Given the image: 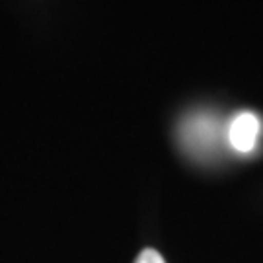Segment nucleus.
Wrapping results in <instances>:
<instances>
[{
  "mask_svg": "<svg viewBox=\"0 0 263 263\" xmlns=\"http://www.w3.org/2000/svg\"><path fill=\"white\" fill-rule=\"evenodd\" d=\"M259 131H261L259 117L252 111H242L228 125V142L236 152L248 154L255 148Z\"/></svg>",
  "mask_w": 263,
  "mask_h": 263,
  "instance_id": "obj_1",
  "label": "nucleus"
},
{
  "mask_svg": "<svg viewBox=\"0 0 263 263\" xmlns=\"http://www.w3.org/2000/svg\"><path fill=\"white\" fill-rule=\"evenodd\" d=\"M135 263H166L164 261V257L156 252V250H152V248H146V250H142L139 257L135 259Z\"/></svg>",
  "mask_w": 263,
  "mask_h": 263,
  "instance_id": "obj_2",
  "label": "nucleus"
}]
</instances>
